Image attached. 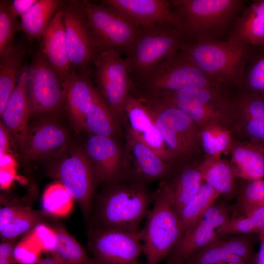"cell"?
I'll list each match as a JSON object with an SVG mask.
<instances>
[{
	"instance_id": "obj_13",
	"label": "cell",
	"mask_w": 264,
	"mask_h": 264,
	"mask_svg": "<svg viewBox=\"0 0 264 264\" xmlns=\"http://www.w3.org/2000/svg\"><path fill=\"white\" fill-rule=\"evenodd\" d=\"M88 244L95 264H141L140 231L90 227Z\"/></svg>"
},
{
	"instance_id": "obj_33",
	"label": "cell",
	"mask_w": 264,
	"mask_h": 264,
	"mask_svg": "<svg viewBox=\"0 0 264 264\" xmlns=\"http://www.w3.org/2000/svg\"><path fill=\"white\" fill-rule=\"evenodd\" d=\"M65 3L59 0H37L21 17L20 29L31 40L41 37L54 15Z\"/></svg>"
},
{
	"instance_id": "obj_8",
	"label": "cell",
	"mask_w": 264,
	"mask_h": 264,
	"mask_svg": "<svg viewBox=\"0 0 264 264\" xmlns=\"http://www.w3.org/2000/svg\"><path fill=\"white\" fill-rule=\"evenodd\" d=\"M49 172L75 200L89 222L97 183L93 164L84 147L68 146L55 160Z\"/></svg>"
},
{
	"instance_id": "obj_44",
	"label": "cell",
	"mask_w": 264,
	"mask_h": 264,
	"mask_svg": "<svg viewBox=\"0 0 264 264\" xmlns=\"http://www.w3.org/2000/svg\"><path fill=\"white\" fill-rule=\"evenodd\" d=\"M260 249L256 254L254 264H264V229L258 234Z\"/></svg>"
},
{
	"instance_id": "obj_27",
	"label": "cell",
	"mask_w": 264,
	"mask_h": 264,
	"mask_svg": "<svg viewBox=\"0 0 264 264\" xmlns=\"http://www.w3.org/2000/svg\"><path fill=\"white\" fill-rule=\"evenodd\" d=\"M227 40L264 46V0L248 2L237 18Z\"/></svg>"
},
{
	"instance_id": "obj_18",
	"label": "cell",
	"mask_w": 264,
	"mask_h": 264,
	"mask_svg": "<svg viewBox=\"0 0 264 264\" xmlns=\"http://www.w3.org/2000/svg\"><path fill=\"white\" fill-rule=\"evenodd\" d=\"M258 234L219 236L207 245L192 253L186 264H212L251 261L256 253Z\"/></svg>"
},
{
	"instance_id": "obj_21",
	"label": "cell",
	"mask_w": 264,
	"mask_h": 264,
	"mask_svg": "<svg viewBox=\"0 0 264 264\" xmlns=\"http://www.w3.org/2000/svg\"><path fill=\"white\" fill-rule=\"evenodd\" d=\"M84 148L93 164L97 184L125 177L124 146L117 139L90 135Z\"/></svg>"
},
{
	"instance_id": "obj_3",
	"label": "cell",
	"mask_w": 264,
	"mask_h": 264,
	"mask_svg": "<svg viewBox=\"0 0 264 264\" xmlns=\"http://www.w3.org/2000/svg\"><path fill=\"white\" fill-rule=\"evenodd\" d=\"M234 89L221 86L163 91L154 98L183 112L200 129L218 125L231 131L234 116Z\"/></svg>"
},
{
	"instance_id": "obj_1",
	"label": "cell",
	"mask_w": 264,
	"mask_h": 264,
	"mask_svg": "<svg viewBox=\"0 0 264 264\" xmlns=\"http://www.w3.org/2000/svg\"><path fill=\"white\" fill-rule=\"evenodd\" d=\"M155 197L147 184L129 177L105 183L94 200L90 227L138 231Z\"/></svg>"
},
{
	"instance_id": "obj_36",
	"label": "cell",
	"mask_w": 264,
	"mask_h": 264,
	"mask_svg": "<svg viewBox=\"0 0 264 264\" xmlns=\"http://www.w3.org/2000/svg\"><path fill=\"white\" fill-rule=\"evenodd\" d=\"M220 196V194L211 186L203 183L197 193L184 206L179 214L185 231L203 217Z\"/></svg>"
},
{
	"instance_id": "obj_32",
	"label": "cell",
	"mask_w": 264,
	"mask_h": 264,
	"mask_svg": "<svg viewBox=\"0 0 264 264\" xmlns=\"http://www.w3.org/2000/svg\"><path fill=\"white\" fill-rule=\"evenodd\" d=\"M83 131L90 135H99L117 139L123 135V130L98 90L86 116Z\"/></svg>"
},
{
	"instance_id": "obj_2",
	"label": "cell",
	"mask_w": 264,
	"mask_h": 264,
	"mask_svg": "<svg viewBox=\"0 0 264 264\" xmlns=\"http://www.w3.org/2000/svg\"><path fill=\"white\" fill-rule=\"evenodd\" d=\"M186 43L226 41L245 0H171Z\"/></svg>"
},
{
	"instance_id": "obj_12",
	"label": "cell",
	"mask_w": 264,
	"mask_h": 264,
	"mask_svg": "<svg viewBox=\"0 0 264 264\" xmlns=\"http://www.w3.org/2000/svg\"><path fill=\"white\" fill-rule=\"evenodd\" d=\"M100 50L125 54L142 31L109 7L88 0H76Z\"/></svg>"
},
{
	"instance_id": "obj_23",
	"label": "cell",
	"mask_w": 264,
	"mask_h": 264,
	"mask_svg": "<svg viewBox=\"0 0 264 264\" xmlns=\"http://www.w3.org/2000/svg\"><path fill=\"white\" fill-rule=\"evenodd\" d=\"M0 121L25 161L26 142L30 118L27 97V71H23L0 114Z\"/></svg>"
},
{
	"instance_id": "obj_46",
	"label": "cell",
	"mask_w": 264,
	"mask_h": 264,
	"mask_svg": "<svg viewBox=\"0 0 264 264\" xmlns=\"http://www.w3.org/2000/svg\"><path fill=\"white\" fill-rule=\"evenodd\" d=\"M14 160L11 154L0 156V168H6L7 165L13 164Z\"/></svg>"
},
{
	"instance_id": "obj_50",
	"label": "cell",
	"mask_w": 264,
	"mask_h": 264,
	"mask_svg": "<svg viewBox=\"0 0 264 264\" xmlns=\"http://www.w3.org/2000/svg\"><path fill=\"white\" fill-rule=\"evenodd\" d=\"M94 264H95V263H94Z\"/></svg>"
},
{
	"instance_id": "obj_40",
	"label": "cell",
	"mask_w": 264,
	"mask_h": 264,
	"mask_svg": "<svg viewBox=\"0 0 264 264\" xmlns=\"http://www.w3.org/2000/svg\"><path fill=\"white\" fill-rule=\"evenodd\" d=\"M17 17L11 7V2H0V55L13 44L14 35L18 29Z\"/></svg>"
},
{
	"instance_id": "obj_45",
	"label": "cell",
	"mask_w": 264,
	"mask_h": 264,
	"mask_svg": "<svg viewBox=\"0 0 264 264\" xmlns=\"http://www.w3.org/2000/svg\"><path fill=\"white\" fill-rule=\"evenodd\" d=\"M35 264H66L58 255L52 253V255Z\"/></svg>"
},
{
	"instance_id": "obj_5",
	"label": "cell",
	"mask_w": 264,
	"mask_h": 264,
	"mask_svg": "<svg viewBox=\"0 0 264 264\" xmlns=\"http://www.w3.org/2000/svg\"><path fill=\"white\" fill-rule=\"evenodd\" d=\"M137 96L147 108L168 154L175 162L194 160L205 155L201 129L188 116L154 98Z\"/></svg>"
},
{
	"instance_id": "obj_28",
	"label": "cell",
	"mask_w": 264,
	"mask_h": 264,
	"mask_svg": "<svg viewBox=\"0 0 264 264\" xmlns=\"http://www.w3.org/2000/svg\"><path fill=\"white\" fill-rule=\"evenodd\" d=\"M229 153L230 162L238 179L255 180L264 178V148L233 137Z\"/></svg>"
},
{
	"instance_id": "obj_14",
	"label": "cell",
	"mask_w": 264,
	"mask_h": 264,
	"mask_svg": "<svg viewBox=\"0 0 264 264\" xmlns=\"http://www.w3.org/2000/svg\"><path fill=\"white\" fill-rule=\"evenodd\" d=\"M61 9L71 66L88 69L99 46L76 0L65 3Z\"/></svg>"
},
{
	"instance_id": "obj_29",
	"label": "cell",
	"mask_w": 264,
	"mask_h": 264,
	"mask_svg": "<svg viewBox=\"0 0 264 264\" xmlns=\"http://www.w3.org/2000/svg\"><path fill=\"white\" fill-rule=\"evenodd\" d=\"M45 215L30 207L8 204L0 209V236L2 241L16 239L46 220Z\"/></svg>"
},
{
	"instance_id": "obj_30",
	"label": "cell",
	"mask_w": 264,
	"mask_h": 264,
	"mask_svg": "<svg viewBox=\"0 0 264 264\" xmlns=\"http://www.w3.org/2000/svg\"><path fill=\"white\" fill-rule=\"evenodd\" d=\"M203 181L229 201L237 196L238 179L230 161L205 155L201 166Z\"/></svg>"
},
{
	"instance_id": "obj_38",
	"label": "cell",
	"mask_w": 264,
	"mask_h": 264,
	"mask_svg": "<svg viewBox=\"0 0 264 264\" xmlns=\"http://www.w3.org/2000/svg\"><path fill=\"white\" fill-rule=\"evenodd\" d=\"M264 229V207L232 217L217 230L219 236L259 234Z\"/></svg>"
},
{
	"instance_id": "obj_25",
	"label": "cell",
	"mask_w": 264,
	"mask_h": 264,
	"mask_svg": "<svg viewBox=\"0 0 264 264\" xmlns=\"http://www.w3.org/2000/svg\"><path fill=\"white\" fill-rule=\"evenodd\" d=\"M97 89L88 69L80 74L72 68L67 82L65 104L69 121L76 133L83 131L84 124L96 97Z\"/></svg>"
},
{
	"instance_id": "obj_19",
	"label": "cell",
	"mask_w": 264,
	"mask_h": 264,
	"mask_svg": "<svg viewBox=\"0 0 264 264\" xmlns=\"http://www.w3.org/2000/svg\"><path fill=\"white\" fill-rule=\"evenodd\" d=\"M69 140L67 131L52 118L38 119L28 125L25 162L56 159L68 148Z\"/></svg>"
},
{
	"instance_id": "obj_7",
	"label": "cell",
	"mask_w": 264,
	"mask_h": 264,
	"mask_svg": "<svg viewBox=\"0 0 264 264\" xmlns=\"http://www.w3.org/2000/svg\"><path fill=\"white\" fill-rule=\"evenodd\" d=\"M133 84L134 93L138 95L220 86L207 77L182 49L165 59Z\"/></svg>"
},
{
	"instance_id": "obj_39",
	"label": "cell",
	"mask_w": 264,
	"mask_h": 264,
	"mask_svg": "<svg viewBox=\"0 0 264 264\" xmlns=\"http://www.w3.org/2000/svg\"><path fill=\"white\" fill-rule=\"evenodd\" d=\"M201 141L206 156L220 157L229 152L233 137L227 127L214 125L201 129Z\"/></svg>"
},
{
	"instance_id": "obj_24",
	"label": "cell",
	"mask_w": 264,
	"mask_h": 264,
	"mask_svg": "<svg viewBox=\"0 0 264 264\" xmlns=\"http://www.w3.org/2000/svg\"><path fill=\"white\" fill-rule=\"evenodd\" d=\"M124 130L127 129L167 161L175 162L168 154L154 121L142 100L134 92L124 105Z\"/></svg>"
},
{
	"instance_id": "obj_16",
	"label": "cell",
	"mask_w": 264,
	"mask_h": 264,
	"mask_svg": "<svg viewBox=\"0 0 264 264\" xmlns=\"http://www.w3.org/2000/svg\"><path fill=\"white\" fill-rule=\"evenodd\" d=\"M101 2L141 30L165 25L179 28L171 0H103Z\"/></svg>"
},
{
	"instance_id": "obj_20",
	"label": "cell",
	"mask_w": 264,
	"mask_h": 264,
	"mask_svg": "<svg viewBox=\"0 0 264 264\" xmlns=\"http://www.w3.org/2000/svg\"><path fill=\"white\" fill-rule=\"evenodd\" d=\"M234 138L264 148V97L234 89Z\"/></svg>"
},
{
	"instance_id": "obj_6",
	"label": "cell",
	"mask_w": 264,
	"mask_h": 264,
	"mask_svg": "<svg viewBox=\"0 0 264 264\" xmlns=\"http://www.w3.org/2000/svg\"><path fill=\"white\" fill-rule=\"evenodd\" d=\"M146 218L145 226L140 230L142 253L146 257L144 264H159L186 232L178 213L159 185Z\"/></svg>"
},
{
	"instance_id": "obj_41",
	"label": "cell",
	"mask_w": 264,
	"mask_h": 264,
	"mask_svg": "<svg viewBox=\"0 0 264 264\" xmlns=\"http://www.w3.org/2000/svg\"><path fill=\"white\" fill-rule=\"evenodd\" d=\"M16 239L2 241L0 243V264H14Z\"/></svg>"
},
{
	"instance_id": "obj_37",
	"label": "cell",
	"mask_w": 264,
	"mask_h": 264,
	"mask_svg": "<svg viewBox=\"0 0 264 264\" xmlns=\"http://www.w3.org/2000/svg\"><path fill=\"white\" fill-rule=\"evenodd\" d=\"M235 203L231 205L232 217L264 207V178L255 180L238 179Z\"/></svg>"
},
{
	"instance_id": "obj_31",
	"label": "cell",
	"mask_w": 264,
	"mask_h": 264,
	"mask_svg": "<svg viewBox=\"0 0 264 264\" xmlns=\"http://www.w3.org/2000/svg\"><path fill=\"white\" fill-rule=\"evenodd\" d=\"M25 54L24 47L13 44L0 55V114L22 74Z\"/></svg>"
},
{
	"instance_id": "obj_34",
	"label": "cell",
	"mask_w": 264,
	"mask_h": 264,
	"mask_svg": "<svg viewBox=\"0 0 264 264\" xmlns=\"http://www.w3.org/2000/svg\"><path fill=\"white\" fill-rule=\"evenodd\" d=\"M53 230L56 241L53 253L66 264H94L93 259L88 256L83 247L63 226L55 224Z\"/></svg>"
},
{
	"instance_id": "obj_9",
	"label": "cell",
	"mask_w": 264,
	"mask_h": 264,
	"mask_svg": "<svg viewBox=\"0 0 264 264\" xmlns=\"http://www.w3.org/2000/svg\"><path fill=\"white\" fill-rule=\"evenodd\" d=\"M186 43L183 33L174 25H165L142 30L125 58L132 83L180 50Z\"/></svg>"
},
{
	"instance_id": "obj_26",
	"label": "cell",
	"mask_w": 264,
	"mask_h": 264,
	"mask_svg": "<svg viewBox=\"0 0 264 264\" xmlns=\"http://www.w3.org/2000/svg\"><path fill=\"white\" fill-rule=\"evenodd\" d=\"M41 38V52L67 85L72 66L61 8L54 15Z\"/></svg>"
},
{
	"instance_id": "obj_22",
	"label": "cell",
	"mask_w": 264,
	"mask_h": 264,
	"mask_svg": "<svg viewBox=\"0 0 264 264\" xmlns=\"http://www.w3.org/2000/svg\"><path fill=\"white\" fill-rule=\"evenodd\" d=\"M204 157L175 163L168 176L160 182L159 185L178 215L204 182L201 169Z\"/></svg>"
},
{
	"instance_id": "obj_4",
	"label": "cell",
	"mask_w": 264,
	"mask_h": 264,
	"mask_svg": "<svg viewBox=\"0 0 264 264\" xmlns=\"http://www.w3.org/2000/svg\"><path fill=\"white\" fill-rule=\"evenodd\" d=\"M254 47L242 43L213 40L186 43L181 49L210 80L235 89Z\"/></svg>"
},
{
	"instance_id": "obj_49",
	"label": "cell",
	"mask_w": 264,
	"mask_h": 264,
	"mask_svg": "<svg viewBox=\"0 0 264 264\" xmlns=\"http://www.w3.org/2000/svg\"><path fill=\"white\" fill-rule=\"evenodd\" d=\"M227 264V263H224V262H220V263H214V264Z\"/></svg>"
},
{
	"instance_id": "obj_35",
	"label": "cell",
	"mask_w": 264,
	"mask_h": 264,
	"mask_svg": "<svg viewBox=\"0 0 264 264\" xmlns=\"http://www.w3.org/2000/svg\"><path fill=\"white\" fill-rule=\"evenodd\" d=\"M235 89L264 97V46H255L241 83Z\"/></svg>"
},
{
	"instance_id": "obj_42",
	"label": "cell",
	"mask_w": 264,
	"mask_h": 264,
	"mask_svg": "<svg viewBox=\"0 0 264 264\" xmlns=\"http://www.w3.org/2000/svg\"><path fill=\"white\" fill-rule=\"evenodd\" d=\"M10 139H12L6 127L0 122V154H10Z\"/></svg>"
},
{
	"instance_id": "obj_11",
	"label": "cell",
	"mask_w": 264,
	"mask_h": 264,
	"mask_svg": "<svg viewBox=\"0 0 264 264\" xmlns=\"http://www.w3.org/2000/svg\"><path fill=\"white\" fill-rule=\"evenodd\" d=\"M92 64L96 88L123 130L125 103L130 94L134 92L127 63L119 52L105 49L97 53Z\"/></svg>"
},
{
	"instance_id": "obj_17",
	"label": "cell",
	"mask_w": 264,
	"mask_h": 264,
	"mask_svg": "<svg viewBox=\"0 0 264 264\" xmlns=\"http://www.w3.org/2000/svg\"><path fill=\"white\" fill-rule=\"evenodd\" d=\"M231 211V205L226 199L216 202L186 231L168 256L185 261L192 253L208 244L218 236V229L230 218Z\"/></svg>"
},
{
	"instance_id": "obj_10",
	"label": "cell",
	"mask_w": 264,
	"mask_h": 264,
	"mask_svg": "<svg viewBox=\"0 0 264 264\" xmlns=\"http://www.w3.org/2000/svg\"><path fill=\"white\" fill-rule=\"evenodd\" d=\"M67 85L44 56L38 52L27 71L30 118H52L65 103Z\"/></svg>"
},
{
	"instance_id": "obj_48",
	"label": "cell",
	"mask_w": 264,
	"mask_h": 264,
	"mask_svg": "<svg viewBox=\"0 0 264 264\" xmlns=\"http://www.w3.org/2000/svg\"><path fill=\"white\" fill-rule=\"evenodd\" d=\"M255 260V259H254ZM227 264H254V260L251 261H241L228 263Z\"/></svg>"
},
{
	"instance_id": "obj_47",
	"label": "cell",
	"mask_w": 264,
	"mask_h": 264,
	"mask_svg": "<svg viewBox=\"0 0 264 264\" xmlns=\"http://www.w3.org/2000/svg\"><path fill=\"white\" fill-rule=\"evenodd\" d=\"M166 264H186L185 261L171 256L167 258Z\"/></svg>"
},
{
	"instance_id": "obj_15",
	"label": "cell",
	"mask_w": 264,
	"mask_h": 264,
	"mask_svg": "<svg viewBox=\"0 0 264 264\" xmlns=\"http://www.w3.org/2000/svg\"><path fill=\"white\" fill-rule=\"evenodd\" d=\"M125 131V176L148 184L164 179L175 163L169 162L127 129Z\"/></svg>"
},
{
	"instance_id": "obj_43",
	"label": "cell",
	"mask_w": 264,
	"mask_h": 264,
	"mask_svg": "<svg viewBox=\"0 0 264 264\" xmlns=\"http://www.w3.org/2000/svg\"><path fill=\"white\" fill-rule=\"evenodd\" d=\"M37 1V0H14L11 7L14 14L21 17Z\"/></svg>"
}]
</instances>
